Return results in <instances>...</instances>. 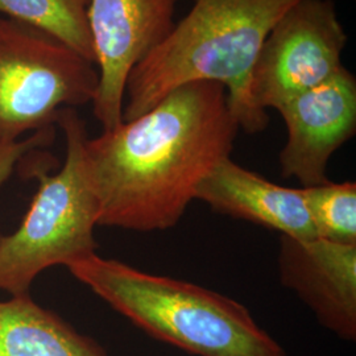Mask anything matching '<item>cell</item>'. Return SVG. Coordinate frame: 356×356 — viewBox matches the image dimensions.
<instances>
[{"label":"cell","mask_w":356,"mask_h":356,"mask_svg":"<svg viewBox=\"0 0 356 356\" xmlns=\"http://www.w3.org/2000/svg\"><path fill=\"white\" fill-rule=\"evenodd\" d=\"M300 0H195L191 13L131 70L123 120L149 111L172 90L191 82H216L248 134L266 129L267 113L254 107L250 83L268 33Z\"/></svg>","instance_id":"2"},{"label":"cell","mask_w":356,"mask_h":356,"mask_svg":"<svg viewBox=\"0 0 356 356\" xmlns=\"http://www.w3.org/2000/svg\"><path fill=\"white\" fill-rule=\"evenodd\" d=\"M280 280L338 338L356 339V244L280 235Z\"/></svg>","instance_id":"9"},{"label":"cell","mask_w":356,"mask_h":356,"mask_svg":"<svg viewBox=\"0 0 356 356\" xmlns=\"http://www.w3.org/2000/svg\"><path fill=\"white\" fill-rule=\"evenodd\" d=\"M70 273L153 338L197 356H288L245 306L188 281L97 254Z\"/></svg>","instance_id":"3"},{"label":"cell","mask_w":356,"mask_h":356,"mask_svg":"<svg viewBox=\"0 0 356 356\" xmlns=\"http://www.w3.org/2000/svg\"><path fill=\"white\" fill-rule=\"evenodd\" d=\"M195 200L219 214L252 222L293 239H317L300 189L273 184L231 157L200 184Z\"/></svg>","instance_id":"10"},{"label":"cell","mask_w":356,"mask_h":356,"mask_svg":"<svg viewBox=\"0 0 356 356\" xmlns=\"http://www.w3.org/2000/svg\"><path fill=\"white\" fill-rule=\"evenodd\" d=\"M239 124L227 90L191 82L149 111L85 144L98 226L140 232L176 226L200 184L231 156Z\"/></svg>","instance_id":"1"},{"label":"cell","mask_w":356,"mask_h":356,"mask_svg":"<svg viewBox=\"0 0 356 356\" xmlns=\"http://www.w3.org/2000/svg\"><path fill=\"white\" fill-rule=\"evenodd\" d=\"M94 63L58 40L0 16V144L51 127L63 108L92 103Z\"/></svg>","instance_id":"5"},{"label":"cell","mask_w":356,"mask_h":356,"mask_svg":"<svg viewBox=\"0 0 356 356\" xmlns=\"http://www.w3.org/2000/svg\"><path fill=\"white\" fill-rule=\"evenodd\" d=\"M89 0H0V16L41 31L95 64Z\"/></svg>","instance_id":"12"},{"label":"cell","mask_w":356,"mask_h":356,"mask_svg":"<svg viewBox=\"0 0 356 356\" xmlns=\"http://www.w3.org/2000/svg\"><path fill=\"white\" fill-rule=\"evenodd\" d=\"M0 356H108L28 294L0 301Z\"/></svg>","instance_id":"11"},{"label":"cell","mask_w":356,"mask_h":356,"mask_svg":"<svg viewBox=\"0 0 356 356\" xmlns=\"http://www.w3.org/2000/svg\"><path fill=\"white\" fill-rule=\"evenodd\" d=\"M347 42L332 0H300L270 29L251 73L250 91L263 113L338 74Z\"/></svg>","instance_id":"6"},{"label":"cell","mask_w":356,"mask_h":356,"mask_svg":"<svg viewBox=\"0 0 356 356\" xmlns=\"http://www.w3.org/2000/svg\"><path fill=\"white\" fill-rule=\"evenodd\" d=\"M178 0H89V26L99 85L92 110L103 129L123 122L126 82L135 65L175 26Z\"/></svg>","instance_id":"7"},{"label":"cell","mask_w":356,"mask_h":356,"mask_svg":"<svg viewBox=\"0 0 356 356\" xmlns=\"http://www.w3.org/2000/svg\"><path fill=\"white\" fill-rule=\"evenodd\" d=\"M51 136H53V129L51 127H48L33 132L32 136L23 140L20 139L13 143L0 144V188L13 175L16 164L32 149L47 144L51 140Z\"/></svg>","instance_id":"14"},{"label":"cell","mask_w":356,"mask_h":356,"mask_svg":"<svg viewBox=\"0 0 356 356\" xmlns=\"http://www.w3.org/2000/svg\"><path fill=\"white\" fill-rule=\"evenodd\" d=\"M286 143L280 153L281 173L302 188L326 184L331 156L356 131V79L346 67L277 108Z\"/></svg>","instance_id":"8"},{"label":"cell","mask_w":356,"mask_h":356,"mask_svg":"<svg viewBox=\"0 0 356 356\" xmlns=\"http://www.w3.org/2000/svg\"><path fill=\"white\" fill-rule=\"evenodd\" d=\"M318 239L356 244V184H326L300 188Z\"/></svg>","instance_id":"13"},{"label":"cell","mask_w":356,"mask_h":356,"mask_svg":"<svg viewBox=\"0 0 356 356\" xmlns=\"http://www.w3.org/2000/svg\"><path fill=\"white\" fill-rule=\"evenodd\" d=\"M56 123L66 141L64 165L56 175L35 166L38 188L26 218L11 235L0 236V291L11 296L28 294L47 268L69 267L97 254L99 204L86 163V126L70 107Z\"/></svg>","instance_id":"4"}]
</instances>
